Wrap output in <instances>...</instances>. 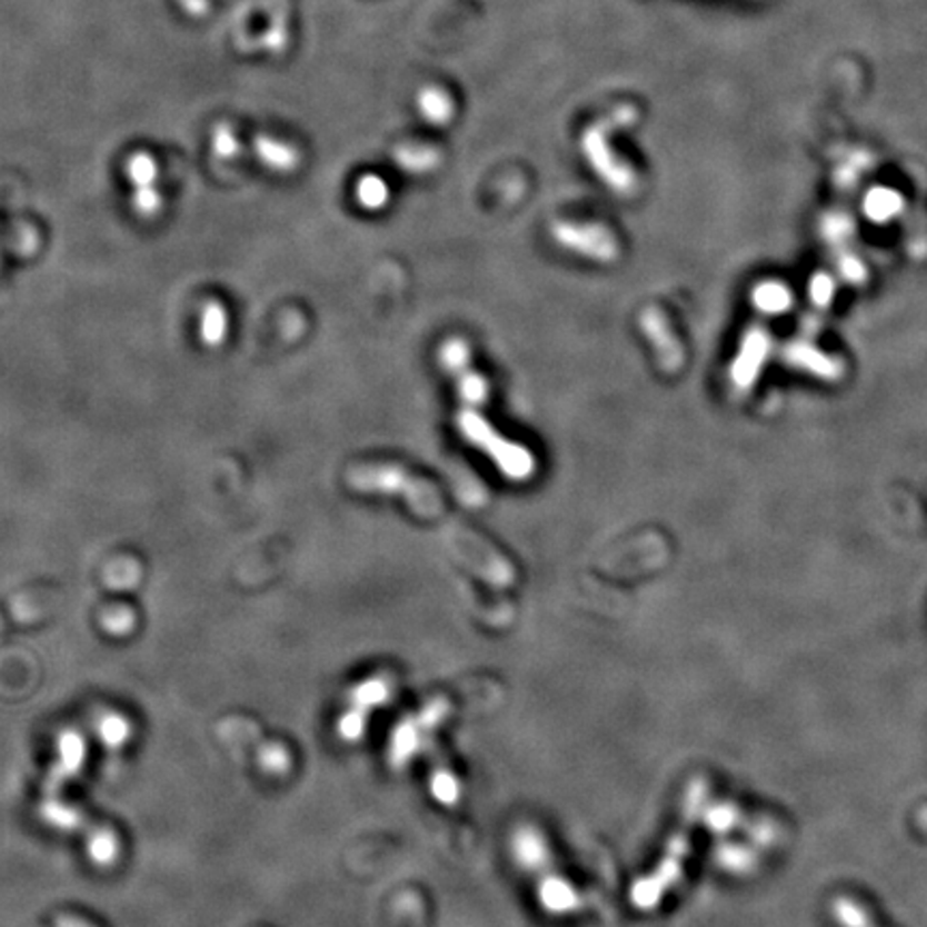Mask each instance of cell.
Instances as JSON below:
<instances>
[{
    "label": "cell",
    "instance_id": "1",
    "mask_svg": "<svg viewBox=\"0 0 927 927\" xmlns=\"http://www.w3.org/2000/svg\"><path fill=\"white\" fill-rule=\"evenodd\" d=\"M458 430L470 445L490 456L505 477L525 481L535 472V458L530 451L496 432L475 408L466 406L458 412Z\"/></svg>",
    "mask_w": 927,
    "mask_h": 927
},
{
    "label": "cell",
    "instance_id": "2",
    "mask_svg": "<svg viewBox=\"0 0 927 927\" xmlns=\"http://www.w3.org/2000/svg\"><path fill=\"white\" fill-rule=\"evenodd\" d=\"M348 484L361 492L402 495L419 514L430 516L438 511V500L432 488L419 479H412L396 466H366L350 472Z\"/></svg>",
    "mask_w": 927,
    "mask_h": 927
},
{
    "label": "cell",
    "instance_id": "3",
    "mask_svg": "<svg viewBox=\"0 0 927 927\" xmlns=\"http://www.w3.org/2000/svg\"><path fill=\"white\" fill-rule=\"evenodd\" d=\"M552 235L562 248L571 249L576 253L588 256L599 262H610L618 253L617 239L612 232L597 223H574V221H558L552 228Z\"/></svg>",
    "mask_w": 927,
    "mask_h": 927
},
{
    "label": "cell",
    "instance_id": "4",
    "mask_svg": "<svg viewBox=\"0 0 927 927\" xmlns=\"http://www.w3.org/2000/svg\"><path fill=\"white\" fill-rule=\"evenodd\" d=\"M440 361H442L445 370H449L456 376L460 398L466 406L475 408V406L486 403V400H488V382L481 373L472 370L470 350H468L466 341H445V346L440 350Z\"/></svg>",
    "mask_w": 927,
    "mask_h": 927
},
{
    "label": "cell",
    "instance_id": "5",
    "mask_svg": "<svg viewBox=\"0 0 927 927\" xmlns=\"http://www.w3.org/2000/svg\"><path fill=\"white\" fill-rule=\"evenodd\" d=\"M585 151H587L592 168L597 170V175L608 186L612 187V191L629 193L634 189L636 179H634L631 170L627 166H622L620 159H617L612 149L608 147L604 129H597V131L588 133L587 140H585Z\"/></svg>",
    "mask_w": 927,
    "mask_h": 927
},
{
    "label": "cell",
    "instance_id": "6",
    "mask_svg": "<svg viewBox=\"0 0 927 927\" xmlns=\"http://www.w3.org/2000/svg\"><path fill=\"white\" fill-rule=\"evenodd\" d=\"M771 352V338L767 331L762 329H751L745 338H742L741 350L730 368V378L732 385L741 391H747L754 387V382L758 380V373L762 370V366L767 363Z\"/></svg>",
    "mask_w": 927,
    "mask_h": 927
},
{
    "label": "cell",
    "instance_id": "7",
    "mask_svg": "<svg viewBox=\"0 0 927 927\" xmlns=\"http://www.w3.org/2000/svg\"><path fill=\"white\" fill-rule=\"evenodd\" d=\"M642 331L647 333L661 368L677 371L682 366V348L675 338L666 316L659 309L650 308L642 313Z\"/></svg>",
    "mask_w": 927,
    "mask_h": 927
},
{
    "label": "cell",
    "instance_id": "8",
    "mask_svg": "<svg viewBox=\"0 0 927 927\" xmlns=\"http://www.w3.org/2000/svg\"><path fill=\"white\" fill-rule=\"evenodd\" d=\"M781 355H784V361L786 363H790V366H795L799 370L809 371V373H814L818 378L834 380V378H837L841 373V368H839V363L835 359H829L827 355H823L818 348H814L807 341H793V343H788Z\"/></svg>",
    "mask_w": 927,
    "mask_h": 927
},
{
    "label": "cell",
    "instance_id": "9",
    "mask_svg": "<svg viewBox=\"0 0 927 927\" xmlns=\"http://www.w3.org/2000/svg\"><path fill=\"white\" fill-rule=\"evenodd\" d=\"M751 303L767 316H779L793 306V292L779 281H762L754 288Z\"/></svg>",
    "mask_w": 927,
    "mask_h": 927
},
{
    "label": "cell",
    "instance_id": "10",
    "mask_svg": "<svg viewBox=\"0 0 927 927\" xmlns=\"http://www.w3.org/2000/svg\"><path fill=\"white\" fill-rule=\"evenodd\" d=\"M901 207H904L901 196L889 187H876L866 196V216L876 223H885L899 216Z\"/></svg>",
    "mask_w": 927,
    "mask_h": 927
},
{
    "label": "cell",
    "instance_id": "11",
    "mask_svg": "<svg viewBox=\"0 0 927 927\" xmlns=\"http://www.w3.org/2000/svg\"><path fill=\"white\" fill-rule=\"evenodd\" d=\"M226 336H228V311L221 303L211 301L200 311V340L209 348H217L221 341L226 340Z\"/></svg>",
    "mask_w": 927,
    "mask_h": 927
},
{
    "label": "cell",
    "instance_id": "12",
    "mask_svg": "<svg viewBox=\"0 0 927 927\" xmlns=\"http://www.w3.org/2000/svg\"><path fill=\"white\" fill-rule=\"evenodd\" d=\"M357 200L361 202V207L370 209V211H378L387 205L389 200V189L385 186L382 179L378 177H366L359 187H357Z\"/></svg>",
    "mask_w": 927,
    "mask_h": 927
},
{
    "label": "cell",
    "instance_id": "13",
    "mask_svg": "<svg viewBox=\"0 0 927 927\" xmlns=\"http://www.w3.org/2000/svg\"><path fill=\"white\" fill-rule=\"evenodd\" d=\"M129 179L133 183V191H144V189H154V179H157V168L153 161L147 154H136L129 161Z\"/></svg>",
    "mask_w": 927,
    "mask_h": 927
},
{
    "label": "cell",
    "instance_id": "14",
    "mask_svg": "<svg viewBox=\"0 0 927 927\" xmlns=\"http://www.w3.org/2000/svg\"><path fill=\"white\" fill-rule=\"evenodd\" d=\"M809 297L814 306L827 308L835 297V281L829 273H816L809 281Z\"/></svg>",
    "mask_w": 927,
    "mask_h": 927
},
{
    "label": "cell",
    "instance_id": "15",
    "mask_svg": "<svg viewBox=\"0 0 927 927\" xmlns=\"http://www.w3.org/2000/svg\"><path fill=\"white\" fill-rule=\"evenodd\" d=\"M260 154L269 166L279 168V170H290L297 163L295 153H290L288 149H283L279 144H271V142H260Z\"/></svg>",
    "mask_w": 927,
    "mask_h": 927
},
{
    "label": "cell",
    "instance_id": "16",
    "mask_svg": "<svg viewBox=\"0 0 927 927\" xmlns=\"http://www.w3.org/2000/svg\"><path fill=\"white\" fill-rule=\"evenodd\" d=\"M839 276L850 283H861L867 278L866 265L857 256H844L839 260Z\"/></svg>",
    "mask_w": 927,
    "mask_h": 927
},
{
    "label": "cell",
    "instance_id": "17",
    "mask_svg": "<svg viewBox=\"0 0 927 927\" xmlns=\"http://www.w3.org/2000/svg\"><path fill=\"white\" fill-rule=\"evenodd\" d=\"M433 161H436V154L432 151H417V149H412V151H403V153H400V163H402L403 168L415 170V172L432 168Z\"/></svg>",
    "mask_w": 927,
    "mask_h": 927
},
{
    "label": "cell",
    "instance_id": "18",
    "mask_svg": "<svg viewBox=\"0 0 927 927\" xmlns=\"http://www.w3.org/2000/svg\"><path fill=\"white\" fill-rule=\"evenodd\" d=\"M850 230H853V226H850V221H848L846 217H829V219L823 223V235H825L827 239H831L834 243H837L839 239H844Z\"/></svg>",
    "mask_w": 927,
    "mask_h": 927
},
{
    "label": "cell",
    "instance_id": "19",
    "mask_svg": "<svg viewBox=\"0 0 927 927\" xmlns=\"http://www.w3.org/2000/svg\"><path fill=\"white\" fill-rule=\"evenodd\" d=\"M423 108H426V114H428L432 121H442V119L449 114L447 103H445L442 99H436V94H430V103H423Z\"/></svg>",
    "mask_w": 927,
    "mask_h": 927
}]
</instances>
